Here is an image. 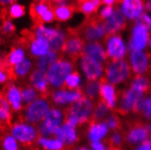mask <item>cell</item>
Returning <instances> with one entry per match:
<instances>
[{"mask_svg": "<svg viewBox=\"0 0 151 150\" xmlns=\"http://www.w3.org/2000/svg\"><path fill=\"white\" fill-rule=\"evenodd\" d=\"M34 68V60L31 57H25L22 61L17 63L12 67V72L10 75V81L15 82L17 84H21L28 81L29 75Z\"/></svg>", "mask_w": 151, "mask_h": 150, "instance_id": "5bb4252c", "label": "cell"}, {"mask_svg": "<svg viewBox=\"0 0 151 150\" xmlns=\"http://www.w3.org/2000/svg\"><path fill=\"white\" fill-rule=\"evenodd\" d=\"M104 27L106 30V35L116 34L127 27L126 17L124 16L121 8L116 6L114 7L112 15L103 20Z\"/></svg>", "mask_w": 151, "mask_h": 150, "instance_id": "4fadbf2b", "label": "cell"}, {"mask_svg": "<svg viewBox=\"0 0 151 150\" xmlns=\"http://www.w3.org/2000/svg\"><path fill=\"white\" fill-rule=\"evenodd\" d=\"M147 131H149V132L151 133V124L147 126Z\"/></svg>", "mask_w": 151, "mask_h": 150, "instance_id": "db71d44e", "label": "cell"}, {"mask_svg": "<svg viewBox=\"0 0 151 150\" xmlns=\"http://www.w3.org/2000/svg\"><path fill=\"white\" fill-rule=\"evenodd\" d=\"M120 6L124 16L128 19L133 20L142 13L144 0H121Z\"/></svg>", "mask_w": 151, "mask_h": 150, "instance_id": "cb8c5ba5", "label": "cell"}, {"mask_svg": "<svg viewBox=\"0 0 151 150\" xmlns=\"http://www.w3.org/2000/svg\"><path fill=\"white\" fill-rule=\"evenodd\" d=\"M75 30L85 42L102 41L106 36L103 20L99 17V14L88 16L83 23L76 27Z\"/></svg>", "mask_w": 151, "mask_h": 150, "instance_id": "7a4b0ae2", "label": "cell"}, {"mask_svg": "<svg viewBox=\"0 0 151 150\" xmlns=\"http://www.w3.org/2000/svg\"><path fill=\"white\" fill-rule=\"evenodd\" d=\"M106 126L110 129L116 130L120 127V120L118 118V116L112 114L106 118Z\"/></svg>", "mask_w": 151, "mask_h": 150, "instance_id": "7bdbcfd3", "label": "cell"}, {"mask_svg": "<svg viewBox=\"0 0 151 150\" xmlns=\"http://www.w3.org/2000/svg\"><path fill=\"white\" fill-rule=\"evenodd\" d=\"M55 136L59 138L66 146H72L78 140L77 126L65 121L55 132Z\"/></svg>", "mask_w": 151, "mask_h": 150, "instance_id": "e0dca14e", "label": "cell"}, {"mask_svg": "<svg viewBox=\"0 0 151 150\" xmlns=\"http://www.w3.org/2000/svg\"><path fill=\"white\" fill-rule=\"evenodd\" d=\"M149 95L144 96V100L142 104V108H141V113L145 118L151 120V89L148 90Z\"/></svg>", "mask_w": 151, "mask_h": 150, "instance_id": "ab89813d", "label": "cell"}, {"mask_svg": "<svg viewBox=\"0 0 151 150\" xmlns=\"http://www.w3.org/2000/svg\"><path fill=\"white\" fill-rule=\"evenodd\" d=\"M2 95H2V91H1V90H0V99H1V98H2Z\"/></svg>", "mask_w": 151, "mask_h": 150, "instance_id": "9f6ffc18", "label": "cell"}, {"mask_svg": "<svg viewBox=\"0 0 151 150\" xmlns=\"http://www.w3.org/2000/svg\"><path fill=\"white\" fill-rule=\"evenodd\" d=\"M135 20H136L135 23L141 24L147 30L151 31V17L149 16H147L146 13H141Z\"/></svg>", "mask_w": 151, "mask_h": 150, "instance_id": "b9f144b4", "label": "cell"}, {"mask_svg": "<svg viewBox=\"0 0 151 150\" xmlns=\"http://www.w3.org/2000/svg\"><path fill=\"white\" fill-rule=\"evenodd\" d=\"M107 129L109 127L106 124L100 121H92L88 129V137L90 142L100 141V139L106 135Z\"/></svg>", "mask_w": 151, "mask_h": 150, "instance_id": "83f0119b", "label": "cell"}, {"mask_svg": "<svg viewBox=\"0 0 151 150\" xmlns=\"http://www.w3.org/2000/svg\"><path fill=\"white\" fill-rule=\"evenodd\" d=\"M110 142L113 146H119L120 143L122 142V136L119 133H114L111 137H110Z\"/></svg>", "mask_w": 151, "mask_h": 150, "instance_id": "f6af8a7d", "label": "cell"}, {"mask_svg": "<svg viewBox=\"0 0 151 150\" xmlns=\"http://www.w3.org/2000/svg\"><path fill=\"white\" fill-rule=\"evenodd\" d=\"M113 11H114V6H106L100 11L99 16L102 20H104V19H106L107 17H109L112 15Z\"/></svg>", "mask_w": 151, "mask_h": 150, "instance_id": "ee69618b", "label": "cell"}, {"mask_svg": "<svg viewBox=\"0 0 151 150\" xmlns=\"http://www.w3.org/2000/svg\"><path fill=\"white\" fill-rule=\"evenodd\" d=\"M6 14L7 18H17L25 14V7L18 4H12L9 7H6Z\"/></svg>", "mask_w": 151, "mask_h": 150, "instance_id": "f35d334b", "label": "cell"}, {"mask_svg": "<svg viewBox=\"0 0 151 150\" xmlns=\"http://www.w3.org/2000/svg\"><path fill=\"white\" fill-rule=\"evenodd\" d=\"M76 12L83 13L86 16L96 14L102 4V0H76Z\"/></svg>", "mask_w": 151, "mask_h": 150, "instance_id": "484cf974", "label": "cell"}, {"mask_svg": "<svg viewBox=\"0 0 151 150\" xmlns=\"http://www.w3.org/2000/svg\"><path fill=\"white\" fill-rule=\"evenodd\" d=\"M80 58H81V61H80L81 68L87 79H89V80L99 79L101 77V75L103 73V69H104L102 64H100L99 62H98L91 57H86V56H82Z\"/></svg>", "mask_w": 151, "mask_h": 150, "instance_id": "ac0fdd59", "label": "cell"}, {"mask_svg": "<svg viewBox=\"0 0 151 150\" xmlns=\"http://www.w3.org/2000/svg\"><path fill=\"white\" fill-rule=\"evenodd\" d=\"M73 150H90V149L88 148V147H85V146H79V147H77V148H74Z\"/></svg>", "mask_w": 151, "mask_h": 150, "instance_id": "816d5d0a", "label": "cell"}, {"mask_svg": "<svg viewBox=\"0 0 151 150\" xmlns=\"http://www.w3.org/2000/svg\"><path fill=\"white\" fill-rule=\"evenodd\" d=\"M3 96L7 100L14 112H21L24 108V103L21 95V89L19 85L15 82L9 81L2 88Z\"/></svg>", "mask_w": 151, "mask_h": 150, "instance_id": "7c38bea8", "label": "cell"}, {"mask_svg": "<svg viewBox=\"0 0 151 150\" xmlns=\"http://www.w3.org/2000/svg\"><path fill=\"white\" fill-rule=\"evenodd\" d=\"M109 111V108L107 106V105L105 103L103 99L99 98L94 106L91 119L93 121H100L107 116Z\"/></svg>", "mask_w": 151, "mask_h": 150, "instance_id": "e575fe53", "label": "cell"}, {"mask_svg": "<svg viewBox=\"0 0 151 150\" xmlns=\"http://www.w3.org/2000/svg\"><path fill=\"white\" fill-rule=\"evenodd\" d=\"M51 1H53L54 3H55V2H60V1H63V0H51Z\"/></svg>", "mask_w": 151, "mask_h": 150, "instance_id": "11a10c76", "label": "cell"}, {"mask_svg": "<svg viewBox=\"0 0 151 150\" xmlns=\"http://www.w3.org/2000/svg\"><path fill=\"white\" fill-rule=\"evenodd\" d=\"M62 56L63 55L61 54V53L50 49L47 53V54L43 55L41 57H38L36 59H34L35 67H36V68H37V69H39L41 71H44V72L47 73L48 68L56 61H58Z\"/></svg>", "mask_w": 151, "mask_h": 150, "instance_id": "d4e9b609", "label": "cell"}, {"mask_svg": "<svg viewBox=\"0 0 151 150\" xmlns=\"http://www.w3.org/2000/svg\"><path fill=\"white\" fill-rule=\"evenodd\" d=\"M151 87V80L147 77L146 75H136L133 78L130 88L137 92L146 94L150 89Z\"/></svg>", "mask_w": 151, "mask_h": 150, "instance_id": "d6a6232c", "label": "cell"}, {"mask_svg": "<svg viewBox=\"0 0 151 150\" xmlns=\"http://www.w3.org/2000/svg\"><path fill=\"white\" fill-rule=\"evenodd\" d=\"M107 150H120L119 148H117V147H116V146H111V147H109Z\"/></svg>", "mask_w": 151, "mask_h": 150, "instance_id": "f5cc1de1", "label": "cell"}, {"mask_svg": "<svg viewBox=\"0 0 151 150\" xmlns=\"http://www.w3.org/2000/svg\"><path fill=\"white\" fill-rule=\"evenodd\" d=\"M76 12L75 4H59L54 6L55 19L59 22H66L70 19Z\"/></svg>", "mask_w": 151, "mask_h": 150, "instance_id": "f1b7e54d", "label": "cell"}, {"mask_svg": "<svg viewBox=\"0 0 151 150\" xmlns=\"http://www.w3.org/2000/svg\"><path fill=\"white\" fill-rule=\"evenodd\" d=\"M66 41L63 46L61 54L77 63L78 59L81 57L85 41L79 37L75 28H68L66 32Z\"/></svg>", "mask_w": 151, "mask_h": 150, "instance_id": "9c48e42d", "label": "cell"}, {"mask_svg": "<svg viewBox=\"0 0 151 150\" xmlns=\"http://www.w3.org/2000/svg\"><path fill=\"white\" fill-rule=\"evenodd\" d=\"M20 143L10 133L6 134L1 138L2 150H20Z\"/></svg>", "mask_w": 151, "mask_h": 150, "instance_id": "8d00e7d4", "label": "cell"}, {"mask_svg": "<svg viewBox=\"0 0 151 150\" xmlns=\"http://www.w3.org/2000/svg\"><path fill=\"white\" fill-rule=\"evenodd\" d=\"M144 142L147 143V144H149L151 146V135L150 136H147V137L146 138V140Z\"/></svg>", "mask_w": 151, "mask_h": 150, "instance_id": "f907efd6", "label": "cell"}, {"mask_svg": "<svg viewBox=\"0 0 151 150\" xmlns=\"http://www.w3.org/2000/svg\"><path fill=\"white\" fill-rule=\"evenodd\" d=\"M148 42H149V45H150V47H151V37H150V39L148 40Z\"/></svg>", "mask_w": 151, "mask_h": 150, "instance_id": "6f0895ef", "label": "cell"}, {"mask_svg": "<svg viewBox=\"0 0 151 150\" xmlns=\"http://www.w3.org/2000/svg\"><path fill=\"white\" fill-rule=\"evenodd\" d=\"M82 91L84 93V95L88 98L91 100L98 99L99 92H100V82L99 79L96 80H89L87 79L84 87L82 88Z\"/></svg>", "mask_w": 151, "mask_h": 150, "instance_id": "1f68e13d", "label": "cell"}, {"mask_svg": "<svg viewBox=\"0 0 151 150\" xmlns=\"http://www.w3.org/2000/svg\"><path fill=\"white\" fill-rule=\"evenodd\" d=\"M144 7L146 10L151 12V0H147L146 3L144 4Z\"/></svg>", "mask_w": 151, "mask_h": 150, "instance_id": "681fc988", "label": "cell"}, {"mask_svg": "<svg viewBox=\"0 0 151 150\" xmlns=\"http://www.w3.org/2000/svg\"><path fill=\"white\" fill-rule=\"evenodd\" d=\"M100 82V98L105 101V103L107 105L109 109L115 108L116 104V98L117 95L116 93L114 85L106 80V77H100L99 78Z\"/></svg>", "mask_w": 151, "mask_h": 150, "instance_id": "44dd1931", "label": "cell"}, {"mask_svg": "<svg viewBox=\"0 0 151 150\" xmlns=\"http://www.w3.org/2000/svg\"><path fill=\"white\" fill-rule=\"evenodd\" d=\"M135 150H151V146L149 144L147 143H143L141 146H139L138 147H137Z\"/></svg>", "mask_w": 151, "mask_h": 150, "instance_id": "7dc6e473", "label": "cell"}, {"mask_svg": "<svg viewBox=\"0 0 151 150\" xmlns=\"http://www.w3.org/2000/svg\"><path fill=\"white\" fill-rule=\"evenodd\" d=\"M105 77L112 85L120 84L131 78L130 66L126 59L107 60L105 65Z\"/></svg>", "mask_w": 151, "mask_h": 150, "instance_id": "52a82bcc", "label": "cell"}, {"mask_svg": "<svg viewBox=\"0 0 151 150\" xmlns=\"http://www.w3.org/2000/svg\"><path fill=\"white\" fill-rule=\"evenodd\" d=\"M66 33L63 32L62 30H58V34L54 37L51 40H49V44H50V47L52 50L57 51L61 53L63 46L65 44V41H66Z\"/></svg>", "mask_w": 151, "mask_h": 150, "instance_id": "74e56055", "label": "cell"}, {"mask_svg": "<svg viewBox=\"0 0 151 150\" xmlns=\"http://www.w3.org/2000/svg\"><path fill=\"white\" fill-rule=\"evenodd\" d=\"M9 133L17 138L21 146H31L37 143L39 137L37 126L24 119L15 121L9 128Z\"/></svg>", "mask_w": 151, "mask_h": 150, "instance_id": "5b68a950", "label": "cell"}, {"mask_svg": "<svg viewBox=\"0 0 151 150\" xmlns=\"http://www.w3.org/2000/svg\"><path fill=\"white\" fill-rule=\"evenodd\" d=\"M37 145L42 150H64L66 146L55 136H39L37 140Z\"/></svg>", "mask_w": 151, "mask_h": 150, "instance_id": "4316f807", "label": "cell"}, {"mask_svg": "<svg viewBox=\"0 0 151 150\" xmlns=\"http://www.w3.org/2000/svg\"><path fill=\"white\" fill-rule=\"evenodd\" d=\"M66 121V113L63 108L52 106L48 113L37 126L39 136H54L58 128Z\"/></svg>", "mask_w": 151, "mask_h": 150, "instance_id": "8992f818", "label": "cell"}, {"mask_svg": "<svg viewBox=\"0 0 151 150\" xmlns=\"http://www.w3.org/2000/svg\"><path fill=\"white\" fill-rule=\"evenodd\" d=\"M148 40V30L141 24L135 23V26L132 29L131 38L129 40V49L131 51L142 50L146 47Z\"/></svg>", "mask_w": 151, "mask_h": 150, "instance_id": "2e32d148", "label": "cell"}, {"mask_svg": "<svg viewBox=\"0 0 151 150\" xmlns=\"http://www.w3.org/2000/svg\"><path fill=\"white\" fill-rule=\"evenodd\" d=\"M17 85H19V87H20L21 95H22V100L25 106L31 102H33L34 100H36L41 95L38 93V91L28 83V81L21 83V84H17Z\"/></svg>", "mask_w": 151, "mask_h": 150, "instance_id": "4dcf8cb0", "label": "cell"}, {"mask_svg": "<svg viewBox=\"0 0 151 150\" xmlns=\"http://www.w3.org/2000/svg\"><path fill=\"white\" fill-rule=\"evenodd\" d=\"M26 48L17 38L13 46L10 48V51L6 56L1 57V59L9 67H14L17 63L21 62L26 56Z\"/></svg>", "mask_w": 151, "mask_h": 150, "instance_id": "603a6c76", "label": "cell"}, {"mask_svg": "<svg viewBox=\"0 0 151 150\" xmlns=\"http://www.w3.org/2000/svg\"><path fill=\"white\" fill-rule=\"evenodd\" d=\"M82 56L91 57L99 62L100 64H102L103 66L106 65V63L107 61L106 53L102 46V42L100 41L88 42L83 47Z\"/></svg>", "mask_w": 151, "mask_h": 150, "instance_id": "ffe728a7", "label": "cell"}, {"mask_svg": "<svg viewBox=\"0 0 151 150\" xmlns=\"http://www.w3.org/2000/svg\"><path fill=\"white\" fill-rule=\"evenodd\" d=\"M52 104L47 95H41L36 100L24 106L22 112V119L37 126L48 113Z\"/></svg>", "mask_w": 151, "mask_h": 150, "instance_id": "277c9868", "label": "cell"}, {"mask_svg": "<svg viewBox=\"0 0 151 150\" xmlns=\"http://www.w3.org/2000/svg\"><path fill=\"white\" fill-rule=\"evenodd\" d=\"M28 83L34 87L40 95H47L50 91V87L47 73L37 68H34L29 75Z\"/></svg>", "mask_w": 151, "mask_h": 150, "instance_id": "d6986e66", "label": "cell"}, {"mask_svg": "<svg viewBox=\"0 0 151 150\" xmlns=\"http://www.w3.org/2000/svg\"><path fill=\"white\" fill-rule=\"evenodd\" d=\"M16 27L12 24L9 18L2 19V25H1V32L5 36H13L15 33Z\"/></svg>", "mask_w": 151, "mask_h": 150, "instance_id": "60d3db41", "label": "cell"}, {"mask_svg": "<svg viewBox=\"0 0 151 150\" xmlns=\"http://www.w3.org/2000/svg\"><path fill=\"white\" fill-rule=\"evenodd\" d=\"M94 106L93 100L85 95L82 96L80 99L72 103L65 110L66 121L76 126L88 122L92 117Z\"/></svg>", "mask_w": 151, "mask_h": 150, "instance_id": "6da1fadb", "label": "cell"}, {"mask_svg": "<svg viewBox=\"0 0 151 150\" xmlns=\"http://www.w3.org/2000/svg\"><path fill=\"white\" fill-rule=\"evenodd\" d=\"M106 46L107 60L116 61L123 59L126 56V47L124 42L118 33L106 35L101 41Z\"/></svg>", "mask_w": 151, "mask_h": 150, "instance_id": "30bf717a", "label": "cell"}, {"mask_svg": "<svg viewBox=\"0 0 151 150\" xmlns=\"http://www.w3.org/2000/svg\"><path fill=\"white\" fill-rule=\"evenodd\" d=\"M91 149L92 150H106V147L100 141H95V142H91Z\"/></svg>", "mask_w": 151, "mask_h": 150, "instance_id": "bcb514c9", "label": "cell"}, {"mask_svg": "<svg viewBox=\"0 0 151 150\" xmlns=\"http://www.w3.org/2000/svg\"><path fill=\"white\" fill-rule=\"evenodd\" d=\"M16 0H0V4L3 6H11L12 4H15Z\"/></svg>", "mask_w": 151, "mask_h": 150, "instance_id": "c3c4849f", "label": "cell"}, {"mask_svg": "<svg viewBox=\"0 0 151 150\" xmlns=\"http://www.w3.org/2000/svg\"><path fill=\"white\" fill-rule=\"evenodd\" d=\"M147 127H144L143 126L136 125L133 126L130 131L127 135V141L129 144H137L140 142H144L146 138L147 137Z\"/></svg>", "mask_w": 151, "mask_h": 150, "instance_id": "f546056e", "label": "cell"}, {"mask_svg": "<svg viewBox=\"0 0 151 150\" xmlns=\"http://www.w3.org/2000/svg\"><path fill=\"white\" fill-rule=\"evenodd\" d=\"M80 82H81L80 75L77 69H75L67 77L66 80L64 82L63 88H68V89H77V88H81Z\"/></svg>", "mask_w": 151, "mask_h": 150, "instance_id": "d590c367", "label": "cell"}, {"mask_svg": "<svg viewBox=\"0 0 151 150\" xmlns=\"http://www.w3.org/2000/svg\"><path fill=\"white\" fill-rule=\"evenodd\" d=\"M55 6V3L51 0H34L30 6V17L34 25H41L40 18L49 9Z\"/></svg>", "mask_w": 151, "mask_h": 150, "instance_id": "7402d4cb", "label": "cell"}, {"mask_svg": "<svg viewBox=\"0 0 151 150\" xmlns=\"http://www.w3.org/2000/svg\"><path fill=\"white\" fill-rule=\"evenodd\" d=\"M145 94L137 92L131 88L119 91L117 94V104H116L115 109L120 115H127L130 111H132L133 106L135 102L143 96Z\"/></svg>", "mask_w": 151, "mask_h": 150, "instance_id": "8fae6325", "label": "cell"}, {"mask_svg": "<svg viewBox=\"0 0 151 150\" xmlns=\"http://www.w3.org/2000/svg\"><path fill=\"white\" fill-rule=\"evenodd\" d=\"M129 60L132 70L136 75H144L151 63V53L142 50L132 51Z\"/></svg>", "mask_w": 151, "mask_h": 150, "instance_id": "9a60e30c", "label": "cell"}, {"mask_svg": "<svg viewBox=\"0 0 151 150\" xmlns=\"http://www.w3.org/2000/svg\"><path fill=\"white\" fill-rule=\"evenodd\" d=\"M13 112L14 111L11 108V106L2 95L0 99V125H7L11 122Z\"/></svg>", "mask_w": 151, "mask_h": 150, "instance_id": "836d02e7", "label": "cell"}, {"mask_svg": "<svg viewBox=\"0 0 151 150\" xmlns=\"http://www.w3.org/2000/svg\"><path fill=\"white\" fill-rule=\"evenodd\" d=\"M52 104V106L60 108H67L72 103L80 99L84 96L82 88L77 89H68L65 88L50 89L47 95Z\"/></svg>", "mask_w": 151, "mask_h": 150, "instance_id": "ba28073f", "label": "cell"}, {"mask_svg": "<svg viewBox=\"0 0 151 150\" xmlns=\"http://www.w3.org/2000/svg\"><path fill=\"white\" fill-rule=\"evenodd\" d=\"M76 69V63L62 56L47 71L50 89L63 88L64 82L68 75Z\"/></svg>", "mask_w": 151, "mask_h": 150, "instance_id": "3957f363", "label": "cell"}]
</instances>
